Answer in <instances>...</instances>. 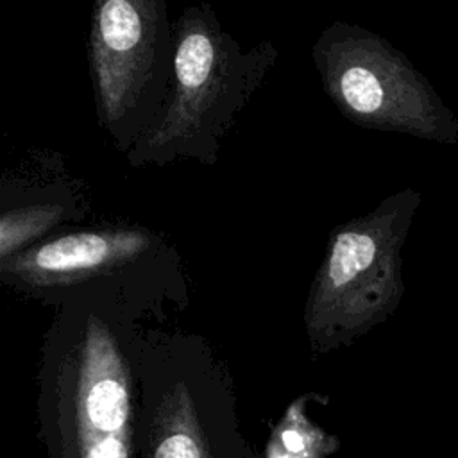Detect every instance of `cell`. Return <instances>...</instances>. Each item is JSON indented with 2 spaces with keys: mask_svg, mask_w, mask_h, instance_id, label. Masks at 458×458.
<instances>
[{
  "mask_svg": "<svg viewBox=\"0 0 458 458\" xmlns=\"http://www.w3.org/2000/svg\"><path fill=\"white\" fill-rule=\"evenodd\" d=\"M234 397L227 372L206 347L195 367L166 383L145 411L140 458H222L236 442Z\"/></svg>",
  "mask_w": 458,
  "mask_h": 458,
  "instance_id": "5b68a950",
  "label": "cell"
},
{
  "mask_svg": "<svg viewBox=\"0 0 458 458\" xmlns=\"http://www.w3.org/2000/svg\"><path fill=\"white\" fill-rule=\"evenodd\" d=\"M277 59L272 41L242 48L211 5L190 7L177 23L172 93L147 138L148 148L216 163L224 140Z\"/></svg>",
  "mask_w": 458,
  "mask_h": 458,
  "instance_id": "7a4b0ae2",
  "label": "cell"
},
{
  "mask_svg": "<svg viewBox=\"0 0 458 458\" xmlns=\"http://www.w3.org/2000/svg\"><path fill=\"white\" fill-rule=\"evenodd\" d=\"M148 238L141 231L73 233L38 247L21 265L38 274H75L123 261L145 250Z\"/></svg>",
  "mask_w": 458,
  "mask_h": 458,
  "instance_id": "52a82bcc",
  "label": "cell"
},
{
  "mask_svg": "<svg viewBox=\"0 0 458 458\" xmlns=\"http://www.w3.org/2000/svg\"><path fill=\"white\" fill-rule=\"evenodd\" d=\"M156 4L107 0L93 25V64L100 100L109 118H118L152 77L161 39Z\"/></svg>",
  "mask_w": 458,
  "mask_h": 458,
  "instance_id": "8992f818",
  "label": "cell"
},
{
  "mask_svg": "<svg viewBox=\"0 0 458 458\" xmlns=\"http://www.w3.org/2000/svg\"><path fill=\"white\" fill-rule=\"evenodd\" d=\"M61 216L57 206H32L0 215V256L45 233Z\"/></svg>",
  "mask_w": 458,
  "mask_h": 458,
  "instance_id": "ba28073f",
  "label": "cell"
},
{
  "mask_svg": "<svg viewBox=\"0 0 458 458\" xmlns=\"http://www.w3.org/2000/svg\"><path fill=\"white\" fill-rule=\"evenodd\" d=\"M420 206L422 193L404 186L331 229L302 311L315 358L352 345L397 311L403 247Z\"/></svg>",
  "mask_w": 458,
  "mask_h": 458,
  "instance_id": "6da1fadb",
  "label": "cell"
},
{
  "mask_svg": "<svg viewBox=\"0 0 458 458\" xmlns=\"http://www.w3.org/2000/svg\"><path fill=\"white\" fill-rule=\"evenodd\" d=\"M311 59L331 104L358 127L458 143L456 114L386 38L335 20L315 39Z\"/></svg>",
  "mask_w": 458,
  "mask_h": 458,
  "instance_id": "3957f363",
  "label": "cell"
},
{
  "mask_svg": "<svg viewBox=\"0 0 458 458\" xmlns=\"http://www.w3.org/2000/svg\"><path fill=\"white\" fill-rule=\"evenodd\" d=\"M281 440H283L286 451H290L293 454H297V453H301L304 449V437L295 428H284L281 431Z\"/></svg>",
  "mask_w": 458,
  "mask_h": 458,
  "instance_id": "9c48e42d",
  "label": "cell"
},
{
  "mask_svg": "<svg viewBox=\"0 0 458 458\" xmlns=\"http://www.w3.org/2000/svg\"><path fill=\"white\" fill-rule=\"evenodd\" d=\"M47 458H134L129 367L107 327L91 320L79 360L45 422Z\"/></svg>",
  "mask_w": 458,
  "mask_h": 458,
  "instance_id": "277c9868",
  "label": "cell"
}]
</instances>
